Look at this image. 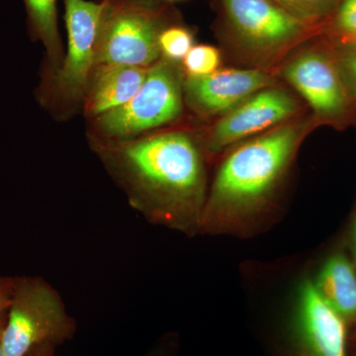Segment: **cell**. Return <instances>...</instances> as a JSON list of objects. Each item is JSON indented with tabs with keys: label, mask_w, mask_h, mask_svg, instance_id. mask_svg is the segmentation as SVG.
<instances>
[{
	"label": "cell",
	"mask_w": 356,
	"mask_h": 356,
	"mask_svg": "<svg viewBox=\"0 0 356 356\" xmlns=\"http://www.w3.org/2000/svg\"><path fill=\"white\" fill-rule=\"evenodd\" d=\"M229 35L254 69L268 70L320 28L303 22L273 0H221Z\"/></svg>",
	"instance_id": "277c9868"
},
{
	"label": "cell",
	"mask_w": 356,
	"mask_h": 356,
	"mask_svg": "<svg viewBox=\"0 0 356 356\" xmlns=\"http://www.w3.org/2000/svg\"><path fill=\"white\" fill-rule=\"evenodd\" d=\"M14 287V276L0 275V314L6 312L10 304Z\"/></svg>",
	"instance_id": "44dd1931"
},
{
	"label": "cell",
	"mask_w": 356,
	"mask_h": 356,
	"mask_svg": "<svg viewBox=\"0 0 356 356\" xmlns=\"http://www.w3.org/2000/svg\"><path fill=\"white\" fill-rule=\"evenodd\" d=\"M56 348H44V350H40L35 351L28 356H56Z\"/></svg>",
	"instance_id": "d4e9b609"
},
{
	"label": "cell",
	"mask_w": 356,
	"mask_h": 356,
	"mask_svg": "<svg viewBox=\"0 0 356 356\" xmlns=\"http://www.w3.org/2000/svg\"><path fill=\"white\" fill-rule=\"evenodd\" d=\"M76 320L60 293L42 276H14L3 332L4 356L56 348L76 336Z\"/></svg>",
	"instance_id": "3957f363"
},
{
	"label": "cell",
	"mask_w": 356,
	"mask_h": 356,
	"mask_svg": "<svg viewBox=\"0 0 356 356\" xmlns=\"http://www.w3.org/2000/svg\"><path fill=\"white\" fill-rule=\"evenodd\" d=\"M6 313L7 310L0 314V356H4L3 332L4 327H6Z\"/></svg>",
	"instance_id": "603a6c76"
},
{
	"label": "cell",
	"mask_w": 356,
	"mask_h": 356,
	"mask_svg": "<svg viewBox=\"0 0 356 356\" xmlns=\"http://www.w3.org/2000/svg\"><path fill=\"white\" fill-rule=\"evenodd\" d=\"M95 151L134 210L149 224L200 235L210 182L197 136L165 131L134 139L97 140Z\"/></svg>",
	"instance_id": "6da1fadb"
},
{
	"label": "cell",
	"mask_w": 356,
	"mask_h": 356,
	"mask_svg": "<svg viewBox=\"0 0 356 356\" xmlns=\"http://www.w3.org/2000/svg\"><path fill=\"white\" fill-rule=\"evenodd\" d=\"M351 48H355V49H356V48H355V47H351Z\"/></svg>",
	"instance_id": "484cf974"
},
{
	"label": "cell",
	"mask_w": 356,
	"mask_h": 356,
	"mask_svg": "<svg viewBox=\"0 0 356 356\" xmlns=\"http://www.w3.org/2000/svg\"><path fill=\"white\" fill-rule=\"evenodd\" d=\"M350 325L321 296L312 276L293 291L280 356H350Z\"/></svg>",
	"instance_id": "52a82bcc"
},
{
	"label": "cell",
	"mask_w": 356,
	"mask_h": 356,
	"mask_svg": "<svg viewBox=\"0 0 356 356\" xmlns=\"http://www.w3.org/2000/svg\"><path fill=\"white\" fill-rule=\"evenodd\" d=\"M283 79L303 98L318 123H334L350 109L351 96L336 55L318 47L298 49L283 62Z\"/></svg>",
	"instance_id": "9c48e42d"
},
{
	"label": "cell",
	"mask_w": 356,
	"mask_h": 356,
	"mask_svg": "<svg viewBox=\"0 0 356 356\" xmlns=\"http://www.w3.org/2000/svg\"><path fill=\"white\" fill-rule=\"evenodd\" d=\"M194 37L191 30L181 26L165 27L159 35V47L161 57L178 63L194 46Z\"/></svg>",
	"instance_id": "e0dca14e"
},
{
	"label": "cell",
	"mask_w": 356,
	"mask_h": 356,
	"mask_svg": "<svg viewBox=\"0 0 356 356\" xmlns=\"http://www.w3.org/2000/svg\"><path fill=\"white\" fill-rule=\"evenodd\" d=\"M300 111L298 98L276 84L220 117L207 135L200 138L201 142L208 158L225 154L241 143L297 118Z\"/></svg>",
	"instance_id": "30bf717a"
},
{
	"label": "cell",
	"mask_w": 356,
	"mask_h": 356,
	"mask_svg": "<svg viewBox=\"0 0 356 356\" xmlns=\"http://www.w3.org/2000/svg\"><path fill=\"white\" fill-rule=\"evenodd\" d=\"M184 83L179 65L161 57L149 67L134 97L95 119L96 133L103 140L119 142L172 123L184 111Z\"/></svg>",
	"instance_id": "8992f818"
},
{
	"label": "cell",
	"mask_w": 356,
	"mask_h": 356,
	"mask_svg": "<svg viewBox=\"0 0 356 356\" xmlns=\"http://www.w3.org/2000/svg\"><path fill=\"white\" fill-rule=\"evenodd\" d=\"M313 280L321 296L351 325H356V267L343 252L330 254Z\"/></svg>",
	"instance_id": "4fadbf2b"
},
{
	"label": "cell",
	"mask_w": 356,
	"mask_h": 356,
	"mask_svg": "<svg viewBox=\"0 0 356 356\" xmlns=\"http://www.w3.org/2000/svg\"><path fill=\"white\" fill-rule=\"evenodd\" d=\"M95 64L149 67L161 58L159 35L165 28L156 0H103Z\"/></svg>",
	"instance_id": "5b68a950"
},
{
	"label": "cell",
	"mask_w": 356,
	"mask_h": 356,
	"mask_svg": "<svg viewBox=\"0 0 356 356\" xmlns=\"http://www.w3.org/2000/svg\"><path fill=\"white\" fill-rule=\"evenodd\" d=\"M182 62L187 76H209L220 70L222 63L221 51L216 47L210 44H197L192 47Z\"/></svg>",
	"instance_id": "2e32d148"
},
{
	"label": "cell",
	"mask_w": 356,
	"mask_h": 356,
	"mask_svg": "<svg viewBox=\"0 0 356 356\" xmlns=\"http://www.w3.org/2000/svg\"><path fill=\"white\" fill-rule=\"evenodd\" d=\"M350 356H356V325L350 327Z\"/></svg>",
	"instance_id": "cb8c5ba5"
},
{
	"label": "cell",
	"mask_w": 356,
	"mask_h": 356,
	"mask_svg": "<svg viewBox=\"0 0 356 356\" xmlns=\"http://www.w3.org/2000/svg\"><path fill=\"white\" fill-rule=\"evenodd\" d=\"M178 339L175 334H166L145 356H173L177 353Z\"/></svg>",
	"instance_id": "ffe728a7"
},
{
	"label": "cell",
	"mask_w": 356,
	"mask_h": 356,
	"mask_svg": "<svg viewBox=\"0 0 356 356\" xmlns=\"http://www.w3.org/2000/svg\"><path fill=\"white\" fill-rule=\"evenodd\" d=\"M336 56L346 88L356 99V49L341 46Z\"/></svg>",
	"instance_id": "d6986e66"
},
{
	"label": "cell",
	"mask_w": 356,
	"mask_h": 356,
	"mask_svg": "<svg viewBox=\"0 0 356 356\" xmlns=\"http://www.w3.org/2000/svg\"><path fill=\"white\" fill-rule=\"evenodd\" d=\"M67 49L42 95L49 103L72 106L84 99L95 70V44L103 2L65 0Z\"/></svg>",
	"instance_id": "ba28073f"
},
{
	"label": "cell",
	"mask_w": 356,
	"mask_h": 356,
	"mask_svg": "<svg viewBox=\"0 0 356 356\" xmlns=\"http://www.w3.org/2000/svg\"><path fill=\"white\" fill-rule=\"evenodd\" d=\"M351 259L356 267V215L350 229Z\"/></svg>",
	"instance_id": "7402d4cb"
},
{
	"label": "cell",
	"mask_w": 356,
	"mask_h": 356,
	"mask_svg": "<svg viewBox=\"0 0 356 356\" xmlns=\"http://www.w3.org/2000/svg\"><path fill=\"white\" fill-rule=\"evenodd\" d=\"M277 83L268 70H218L209 76L184 79V100L196 114L220 118L255 93Z\"/></svg>",
	"instance_id": "8fae6325"
},
{
	"label": "cell",
	"mask_w": 356,
	"mask_h": 356,
	"mask_svg": "<svg viewBox=\"0 0 356 356\" xmlns=\"http://www.w3.org/2000/svg\"><path fill=\"white\" fill-rule=\"evenodd\" d=\"M315 119H292L232 147L211 181L200 235L254 238L277 222L285 185Z\"/></svg>",
	"instance_id": "7a4b0ae2"
},
{
	"label": "cell",
	"mask_w": 356,
	"mask_h": 356,
	"mask_svg": "<svg viewBox=\"0 0 356 356\" xmlns=\"http://www.w3.org/2000/svg\"><path fill=\"white\" fill-rule=\"evenodd\" d=\"M147 70L126 65L95 67L84 96L86 116L95 119L126 104L144 83Z\"/></svg>",
	"instance_id": "7c38bea8"
},
{
	"label": "cell",
	"mask_w": 356,
	"mask_h": 356,
	"mask_svg": "<svg viewBox=\"0 0 356 356\" xmlns=\"http://www.w3.org/2000/svg\"><path fill=\"white\" fill-rule=\"evenodd\" d=\"M29 14L33 31L43 42L51 67H60L64 53H62L58 30L57 0H24Z\"/></svg>",
	"instance_id": "5bb4252c"
},
{
	"label": "cell",
	"mask_w": 356,
	"mask_h": 356,
	"mask_svg": "<svg viewBox=\"0 0 356 356\" xmlns=\"http://www.w3.org/2000/svg\"><path fill=\"white\" fill-rule=\"evenodd\" d=\"M307 24L322 29L341 0H273Z\"/></svg>",
	"instance_id": "9a60e30c"
},
{
	"label": "cell",
	"mask_w": 356,
	"mask_h": 356,
	"mask_svg": "<svg viewBox=\"0 0 356 356\" xmlns=\"http://www.w3.org/2000/svg\"><path fill=\"white\" fill-rule=\"evenodd\" d=\"M327 22L341 46L356 47V0H341Z\"/></svg>",
	"instance_id": "ac0fdd59"
},
{
	"label": "cell",
	"mask_w": 356,
	"mask_h": 356,
	"mask_svg": "<svg viewBox=\"0 0 356 356\" xmlns=\"http://www.w3.org/2000/svg\"><path fill=\"white\" fill-rule=\"evenodd\" d=\"M355 48H356V47H355Z\"/></svg>",
	"instance_id": "4316f807"
}]
</instances>
